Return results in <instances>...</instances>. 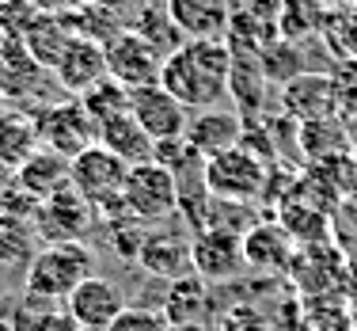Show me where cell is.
Wrapping results in <instances>:
<instances>
[{"mask_svg":"<svg viewBox=\"0 0 357 331\" xmlns=\"http://www.w3.org/2000/svg\"><path fill=\"white\" fill-rule=\"evenodd\" d=\"M122 206L141 225H160V221L175 217L178 214V175L167 172L160 160L133 164L130 175H126Z\"/></svg>","mask_w":357,"mask_h":331,"instance_id":"4","label":"cell"},{"mask_svg":"<svg viewBox=\"0 0 357 331\" xmlns=\"http://www.w3.org/2000/svg\"><path fill=\"white\" fill-rule=\"evenodd\" d=\"M190 267L202 278H232L243 267V240L240 233L225 228H202L190 244Z\"/></svg>","mask_w":357,"mask_h":331,"instance_id":"15","label":"cell"},{"mask_svg":"<svg viewBox=\"0 0 357 331\" xmlns=\"http://www.w3.org/2000/svg\"><path fill=\"white\" fill-rule=\"evenodd\" d=\"M54 69H57L61 88H69L73 96H84L91 84H99L107 76V50L88 38H73V46L61 54V61Z\"/></svg>","mask_w":357,"mask_h":331,"instance_id":"17","label":"cell"},{"mask_svg":"<svg viewBox=\"0 0 357 331\" xmlns=\"http://www.w3.org/2000/svg\"><path fill=\"white\" fill-rule=\"evenodd\" d=\"M202 183H206V191L213 198L240 202L243 206V202L259 198V191L266 186V164L248 145H236L202 164Z\"/></svg>","mask_w":357,"mask_h":331,"instance_id":"5","label":"cell"},{"mask_svg":"<svg viewBox=\"0 0 357 331\" xmlns=\"http://www.w3.org/2000/svg\"><path fill=\"white\" fill-rule=\"evenodd\" d=\"M243 240V267H259V270H282L293 259V233L285 225H274V221H259Z\"/></svg>","mask_w":357,"mask_h":331,"instance_id":"16","label":"cell"},{"mask_svg":"<svg viewBox=\"0 0 357 331\" xmlns=\"http://www.w3.org/2000/svg\"><path fill=\"white\" fill-rule=\"evenodd\" d=\"M96 221V209L73 191H61L57 198L42 202L38 214H35V225H38V236L50 244H61V240H84Z\"/></svg>","mask_w":357,"mask_h":331,"instance_id":"11","label":"cell"},{"mask_svg":"<svg viewBox=\"0 0 357 331\" xmlns=\"http://www.w3.org/2000/svg\"><path fill=\"white\" fill-rule=\"evenodd\" d=\"M0 209H4V214H23V217L38 214V202L23 191L15 164H4V160H0Z\"/></svg>","mask_w":357,"mask_h":331,"instance_id":"21","label":"cell"},{"mask_svg":"<svg viewBox=\"0 0 357 331\" xmlns=\"http://www.w3.org/2000/svg\"><path fill=\"white\" fill-rule=\"evenodd\" d=\"M282 110L293 122L308 126V122H323V118H338L342 103L331 73H301L293 80L282 84Z\"/></svg>","mask_w":357,"mask_h":331,"instance_id":"8","label":"cell"},{"mask_svg":"<svg viewBox=\"0 0 357 331\" xmlns=\"http://www.w3.org/2000/svg\"><path fill=\"white\" fill-rule=\"evenodd\" d=\"M130 164L122 156H114L96 141L91 149H84L80 156H73V191L88 202L96 214H126L122 191Z\"/></svg>","mask_w":357,"mask_h":331,"instance_id":"3","label":"cell"},{"mask_svg":"<svg viewBox=\"0 0 357 331\" xmlns=\"http://www.w3.org/2000/svg\"><path fill=\"white\" fill-rule=\"evenodd\" d=\"M331 80H335L338 103H342V115L357 110V57H338L335 69H331Z\"/></svg>","mask_w":357,"mask_h":331,"instance_id":"22","label":"cell"},{"mask_svg":"<svg viewBox=\"0 0 357 331\" xmlns=\"http://www.w3.org/2000/svg\"><path fill=\"white\" fill-rule=\"evenodd\" d=\"M110 331H167V320L160 312H149V309H126Z\"/></svg>","mask_w":357,"mask_h":331,"instance_id":"23","label":"cell"},{"mask_svg":"<svg viewBox=\"0 0 357 331\" xmlns=\"http://www.w3.org/2000/svg\"><path fill=\"white\" fill-rule=\"evenodd\" d=\"M126 309H130L126 293L110 278H99V274H91L84 286H76V293L65 301V312L80 331H110Z\"/></svg>","mask_w":357,"mask_h":331,"instance_id":"9","label":"cell"},{"mask_svg":"<svg viewBox=\"0 0 357 331\" xmlns=\"http://www.w3.org/2000/svg\"><path fill=\"white\" fill-rule=\"evenodd\" d=\"M15 172H20L23 191H27L38 206L73 186V160L61 156V152H54V149H46V145L31 149L27 156L15 164Z\"/></svg>","mask_w":357,"mask_h":331,"instance_id":"12","label":"cell"},{"mask_svg":"<svg viewBox=\"0 0 357 331\" xmlns=\"http://www.w3.org/2000/svg\"><path fill=\"white\" fill-rule=\"evenodd\" d=\"M107 76H114L126 88H149L160 84V69H164V54L152 42H144L137 31H118L107 42Z\"/></svg>","mask_w":357,"mask_h":331,"instance_id":"7","label":"cell"},{"mask_svg":"<svg viewBox=\"0 0 357 331\" xmlns=\"http://www.w3.org/2000/svg\"><path fill=\"white\" fill-rule=\"evenodd\" d=\"M225 331H270V324L255 309H232V316L225 320Z\"/></svg>","mask_w":357,"mask_h":331,"instance_id":"24","label":"cell"},{"mask_svg":"<svg viewBox=\"0 0 357 331\" xmlns=\"http://www.w3.org/2000/svg\"><path fill=\"white\" fill-rule=\"evenodd\" d=\"M99 145L110 149L114 156H122L130 168L156 156V141L144 133V126L133 118V110H126V115H118V118L99 126Z\"/></svg>","mask_w":357,"mask_h":331,"instance_id":"19","label":"cell"},{"mask_svg":"<svg viewBox=\"0 0 357 331\" xmlns=\"http://www.w3.org/2000/svg\"><path fill=\"white\" fill-rule=\"evenodd\" d=\"M35 133H38V145L61 152V156H69V160L80 156L84 149H91L99 141V126L91 122V115L84 110L80 99L50 107L35 122Z\"/></svg>","mask_w":357,"mask_h":331,"instance_id":"6","label":"cell"},{"mask_svg":"<svg viewBox=\"0 0 357 331\" xmlns=\"http://www.w3.org/2000/svg\"><path fill=\"white\" fill-rule=\"evenodd\" d=\"M350 328L357 331V309H354V316H350Z\"/></svg>","mask_w":357,"mask_h":331,"instance_id":"26","label":"cell"},{"mask_svg":"<svg viewBox=\"0 0 357 331\" xmlns=\"http://www.w3.org/2000/svg\"><path fill=\"white\" fill-rule=\"evenodd\" d=\"M232 46L225 38H186L164 57L160 84L186 110L220 107L232 84Z\"/></svg>","mask_w":357,"mask_h":331,"instance_id":"1","label":"cell"},{"mask_svg":"<svg viewBox=\"0 0 357 331\" xmlns=\"http://www.w3.org/2000/svg\"><path fill=\"white\" fill-rule=\"evenodd\" d=\"M167 20L186 38H228L232 31V4L228 0H164Z\"/></svg>","mask_w":357,"mask_h":331,"instance_id":"13","label":"cell"},{"mask_svg":"<svg viewBox=\"0 0 357 331\" xmlns=\"http://www.w3.org/2000/svg\"><path fill=\"white\" fill-rule=\"evenodd\" d=\"M130 96L133 91L126 88V84H118L114 76H103L99 84H91L84 96H76L84 103V110L91 115V122L96 126H103V122H110V118H118V115H126L130 110Z\"/></svg>","mask_w":357,"mask_h":331,"instance_id":"20","label":"cell"},{"mask_svg":"<svg viewBox=\"0 0 357 331\" xmlns=\"http://www.w3.org/2000/svg\"><path fill=\"white\" fill-rule=\"evenodd\" d=\"M186 141L194 145L202 160L217 156L225 149H236L243 141V122L236 110L225 107H206V110H190V122H186Z\"/></svg>","mask_w":357,"mask_h":331,"instance_id":"14","label":"cell"},{"mask_svg":"<svg viewBox=\"0 0 357 331\" xmlns=\"http://www.w3.org/2000/svg\"><path fill=\"white\" fill-rule=\"evenodd\" d=\"M346 133H350V149H357V110H350L346 118Z\"/></svg>","mask_w":357,"mask_h":331,"instance_id":"25","label":"cell"},{"mask_svg":"<svg viewBox=\"0 0 357 331\" xmlns=\"http://www.w3.org/2000/svg\"><path fill=\"white\" fill-rule=\"evenodd\" d=\"M130 110L133 118L144 126L152 141H172L186 133V122H190V110H186L164 84H149V88H133L130 96Z\"/></svg>","mask_w":357,"mask_h":331,"instance_id":"10","label":"cell"},{"mask_svg":"<svg viewBox=\"0 0 357 331\" xmlns=\"http://www.w3.org/2000/svg\"><path fill=\"white\" fill-rule=\"evenodd\" d=\"M38 225L35 217L23 214H4L0 209V274L27 270L31 259L38 256Z\"/></svg>","mask_w":357,"mask_h":331,"instance_id":"18","label":"cell"},{"mask_svg":"<svg viewBox=\"0 0 357 331\" xmlns=\"http://www.w3.org/2000/svg\"><path fill=\"white\" fill-rule=\"evenodd\" d=\"M27 274V293L42 297V301L57 304L69 301L76 293V286H84L96 274V251L84 240H61V244H46L38 248V256L31 259Z\"/></svg>","mask_w":357,"mask_h":331,"instance_id":"2","label":"cell"}]
</instances>
